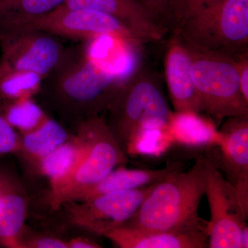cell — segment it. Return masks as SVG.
I'll list each match as a JSON object with an SVG mask.
<instances>
[{
	"instance_id": "6da1fadb",
	"label": "cell",
	"mask_w": 248,
	"mask_h": 248,
	"mask_svg": "<svg viewBox=\"0 0 248 248\" xmlns=\"http://www.w3.org/2000/svg\"><path fill=\"white\" fill-rule=\"evenodd\" d=\"M208 158H199L187 170L170 174L153 186L124 226L145 231L205 232L198 210L205 192Z\"/></svg>"
},
{
	"instance_id": "7a4b0ae2",
	"label": "cell",
	"mask_w": 248,
	"mask_h": 248,
	"mask_svg": "<svg viewBox=\"0 0 248 248\" xmlns=\"http://www.w3.org/2000/svg\"><path fill=\"white\" fill-rule=\"evenodd\" d=\"M172 35L195 51L247 56L248 0H191Z\"/></svg>"
},
{
	"instance_id": "3957f363",
	"label": "cell",
	"mask_w": 248,
	"mask_h": 248,
	"mask_svg": "<svg viewBox=\"0 0 248 248\" xmlns=\"http://www.w3.org/2000/svg\"><path fill=\"white\" fill-rule=\"evenodd\" d=\"M124 84L90 60L84 42L65 48L58 64L42 81L65 105L98 115L107 110Z\"/></svg>"
},
{
	"instance_id": "277c9868",
	"label": "cell",
	"mask_w": 248,
	"mask_h": 248,
	"mask_svg": "<svg viewBox=\"0 0 248 248\" xmlns=\"http://www.w3.org/2000/svg\"><path fill=\"white\" fill-rule=\"evenodd\" d=\"M160 78L141 66L124 85L107 110L108 125L124 153L147 129L167 126L171 112Z\"/></svg>"
},
{
	"instance_id": "5b68a950",
	"label": "cell",
	"mask_w": 248,
	"mask_h": 248,
	"mask_svg": "<svg viewBox=\"0 0 248 248\" xmlns=\"http://www.w3.org/2000/svg\"><path fill=\"white\" fill-rule=\"evenodd\" d=\"M187 48L201 112H206L217 120L248 117V102L240 88L239 60Z\"/></svg>"
},
{
	"instance_id": "8992f818",
	"label": "cell",
	"mask_w": 248,
	"mask_h": 248,
	"mask_svg": "<svg viewBox=\"0 0 248 248\" xmlns=\"http://www.w3.org/2000/svg\"><path fill=\"white\" fill-rule=\"evenodd\" d=\"M88 118L91 132L89 151L71 177L50 190L48 202L55 210L77 192L99 182L126 161L125 153L104 117L95 115Z\"/></svg>"
},
{
	"instance_id": "52a82bcc",
	"label": "cell",
	"mask_w": 248,
	"mask_h": 248,
	"mask_svg": "<svg viewBox=\"0 0 248 248\" xmlns=\"http://www.w3.org/2000/svg\"><path fill=\"white\" fill-rule=\"evenodd\" d=\"M65 47L57 36L24 24L0 26V66L32 72L45 79Z\"/></svg>"
},
{
	"instance_id": "ba28073f",
	"label": "cell",
	"mask_w": 248,
	"mask_h": 248,
	"mask_svg": "<svg viewBox=\"0 0 248 248\" xmlns=\"http://www.w3.org/2000/svg\"><path fill=\"white\" fill-rule=\"evenodd\" d=\"M208 160L205 192L210 210V220L205 226L208 248H242L241 239L248 228V215L241 207L234 186L213 160Z\"/></svg>"
},
{
	"instance_id": "9c48e42d",
	"label": "cell",
	"mask_w": 248,
	"mask_h": 248,
	"mask_svg": "<svg viewBox=\"0 0 248 248\" xmlns=\"http://www.w3.org/2000/svg\"><path fill=\"white\" fill-rule=\"evenodd\" d=\"M155 184L63 205L68 208L70 219L74 224L104 236L123 226L135 215Z\"/></svg>"
},
{
	"instance_id": "30bf717a",
	"label": "cell",
	"mask_w": 248,
	"mask_h": 248,
	"mask_svg": "<svg viewBox=\"0 0 248 248\" xmlns=\"http://www.w3.org/2000/svg\"><path fill=\"white\" fill-rule=\"evenodd\" d=\"M11 24H24L57 37L82 42L97 36L111 34L142 42L115 18L90 9H68L60 6L48 14L19 19L0 26Z\"/></svg>"
},
{
	"instance_id": "8fae6325",
	"label": "cell",
	"mask_w": 248,
	"mask_h": 248,
	"mask_svg": "<svg viewBox=\"0 0 248 248\" xmlns=\"http://www.w3.org/2000/svg\"><path fill=\"white\" fill-rule=\"evenodd\" d=\"M220 130L223 141L221 155L217 167L234 186L241 207L248 215V117L230 118Z\"/></svg>"
},
{
	"instance_id": "7c38bea8",
	"label": "cell",
	"mask_w": 248,
	"mask_h": 248,
	"mask_svg": "<svg viewBox=\"0 0 248 248\" xmlns=\"http://www.w3.org/2000/svg\"><path fill=\"white\" fill-rule=\"evenodd\" d=\"M84 44L90 60L115 75L124 84L142 66V42L107 34L84 41Z\"/></svg>"
},
{
	"instance_id": "4fadbf2b",
	"label": "cell",
	"mask_w": 248,
	"mask_h": 248,
	"mask_svg": "<svg viewBox=\"0 0 248 248\" xmlns=\"http://www.w3.org/2000/svg\"><path fill=\"white\" fill-rule=\"evenodd\" d=\"M61 6L108 15L122 22L143 43L162 40L168 34L138 0H66Z\"/></svg>"
},
{
	"instance_id": "5bb4252c",
	"label": "cell",
	"mask_w": 248,
	"mask_h": 248,
	"mask_svg": "<svg viewBox=\"0 0 248 248\" xmlns=\"http://www.w3.org/2000/svg\"><path fill=\"white\" fill-rule=\"evenodd\" d=\"M191 62L188 49L173 35L165 58V76L174 112L201 113L198 94L191 76Z\"/></svg>"
},
{
	"instance_id": "9a60e30c",
	"label": "cell",
	"mask_w": 248,
	"mask_h": 248,
	"mask_svg": "<svg viewBox=\"0 0 248 248\" xmlns=\"http://www.w3.org/2000/svg\"><path fill=\"white\" fill-rule=\"evenodd\" d=\"M91 132L89 118L80 123L76 136L37 161L41 173L50 182L51 190L66 182L89 151Z\"/></svg>"
},
{
	"instance_id": "2e32d148",
	"label": "cell",
	"mask_w": 248,
	"mask_h": 248,
	"mask_svg": "<svg viewBox=\"0 0 248 248\" xmlns=\"http://www.w3.org/2000/svg\"><path fill=\"white\" fill-rule=\"evenodd\" d=\"M182 169L180 163H172L162 169L156 170L118 167L99 182L77 192L67 202H84L104 194L153 185Z\"/></svg>"
},
{
	"instance_id": "e0dca14e",
	"label": "cell",
	"mask_w": 248,
	"mask_h": 248,
	"mask_svg": "<svg viewBox=\"0 0 248 248\" xmlns=\"http://www.w3.org/2000/svg\"><path fill=\"white\" fill-rule=\"evenodd\" d=\"M104 236L121 248H203L208 247L204 232L181 233L145 231L122 226Z\"/></svg>"
},
{
	"instance_id": "ac0fdd59",
	"label": "cell",
	"mask_w": 248,
	"mask_h": 248,
	"mask_svg": "<svg viewBox=\"0 0 248 248\" xmlns=\"http://www.w3.org/2000/svg\"><path fill=\"white\" fill-rule=\"evenodd\" d=\"M27 215V202L7 177L0 174V244L23 248L20 240Z\"/></svg>"
},
{
	"instance_id": "d6986e66",
	"label": "cell",
	"mask_w": 248,
	"mask_h": 248,
	"mask_svg": "<svg viewBox=\"0 0 248 248\" xmlns=\"http://www.w3.org/2000/svg\"><path fill=\"white\" fill-rule=\"evenodd\" d=\"M168 126L173 141L185 146H219L223 141L220 130L197 112H172Z\"/></svg>"
},
{
	"instance_id": "ffe728a7",
	"label": "cell",
	"mask_w": 248,
	"mask_h": 248,
	"mask_svg": "<svg viewBox=\"0 0 248 248\" xmlns=\"http://www.w3.org/2000/svg\"><path fill=\"white\" fill-rule=\"evenodd\" d=\"M21 138L22 153L38 161L68 141L70 137L58 122L48 117L38 128L22 135Z\"/></svg>"
},
{
	"instance_id": "44dd1931",
	"label": "cell",
	"mask_w": 248,
	"mask_h": 248,
	"mask_svg": "<svg viewBox=\"0 0 248 248\" xmlns=\"http://www.w3.org/2000/svg\"><path fill=\"white\" fill-rule=\"evenodd\" d=\"M42 81L37 73L0 66V100L32 97L40 93Z\"/></svg>"
},
{
	"instance_id": "7402d4cb",
	"label": "cell",
	"mask_w": 248,
	"mask_h": 248,
	"mask_svg": "<svg viewBox=\"0 0 248 248\" xmlns=\"http://www.w3.org/2000/svg\"><path fill=\"white\" fill-rule=\"evenodd\" d=\"M5 102L0 109L8 122L21 135L38 128L49 117L32 97Z\"/></svg>"
},
{
	"instance_id": "603a6c76",
	"label": "cell",
	"mask_w": 248,
	"mask_h": 248,
	"mask_svg": "<svg viewBox=\"0 0 248 248\" xmlns=\"http://www.w3.org/2000/svg\"><path fill=\"white\" fill-rule=\"evenodd\" d=\"M66 0H0V25L48 14Z\"/></svg>"
},
{
	"instance_id": "cb8c5ba5",
	"label": "cell",
	"mask_w": 248,
	"mask_h": 248,
	"mask_svg": "<svg viewBox=\"0 0 248 248\" xmlns=\"http://www.w3.org/2000/svg\"><path fill=\"white\" fill-rule=\"evenodd\" d=\"M155 22L167 33L177 30L187 7V0H138Z\"/></svg>"
},
{
	"instance_id": "d4e9b609",
	"label": "cell",
	"mask_w": 248,
	"mask_h": 248,
	"mask_svg": "<svg viewBox=\"0 0 248 248\" xmlns=\"http://www.w3.org/2000/svg\"><path fill=\"white\" fill-rule=\"evenodd\" d=\"M173 142L168 125L161 128L147 129L135 139L127 154L159 156L164 153Z\"/></svg>"
},
{
	"instance_id": "484cf974",
	"label": "cell",
	"mask_w": 248,
	"mask_h": 248,
	"mask_svg": "<svg viewBox=\"0 0 248 248\" xmlns=\"http://www.w3.org/2000/svg\"><path fill=\"white\" fill-rule=\"evenodd\" d=\"M22 152V138L0 109V155Z\"/></svg>"
},
{
	"instance_id": "4316f807",
	"label": "cell",
	"mask_w": 248,
	"mask_h": 248,
	"mask_svg": "<svg viewBox=\"0 0 248 248\" xmlns=\"http://www.w3.org/2000/svg\"><path fill=\"white\" fill-rule=\"evenodd\" d=\"M28 248H68L66 241L53 237H43L23 244Z\"/></svg>"
},
{
	"instance_id": "83f0119b",
	"label": "cell",
	"mask_w": 248,
	"mask_h": 248,
	"mask_svg": "<svg viewBox=\"0 0 248 248\" xmlns=\"http://www.w3.org/2000/svg\"><path fill=\"white\" fill-rule=\"evenodd\" d=\"M239 83L241 93L248 102V55L238 60Z\"/></svg>"
},
{
	"instance_id": "f1b7e54d",
	"label": "cell",
	"mask_w": 248,
	"mask_h": 248,
	"mask_svg": "<svg viewBox=\"0 0 248 248\" xmlns=\"http://www.w3.org/2000/svg\"><path fill=\"white\" fill-rule=\"evenodd\" d=\"M68 248H99L100 246L96 243L86 238L77 237L67 241Z\"/></svg>"
},
{
	"instance_id": "f546056e",
	"label": "cell",
	"mask_w": 248,
	"mask_h": 248,
	"mask_svg": "<svg viewBox=\"0 0 248 248\" xmlns=\"http://www.w3.org/2000/svg\"><path fill=\"white\" fill-rule=\"evenodd\" d=\"M191 1V0H187V2H188V1Z\"/></svg>"
}]
</instances>
